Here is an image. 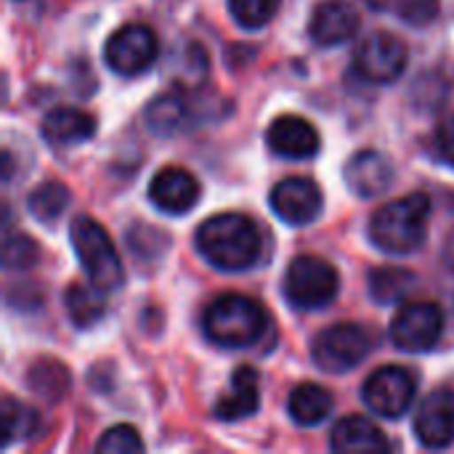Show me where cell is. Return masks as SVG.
<instances>
[{
	"mask_svg": "<svg viewBox=\"0 0 454 454\" xmlns=\"http://www.w3.org/2000/svg\"><path fill=\"white\" fill-rule=\"evenodd\" d=\"M0 415H3V447H11L13 442L29 439L37 431V415L35 410L24 407L21 402L5 396L0 402Z\"/></svg>",
	"mask_w": 454,
	"mask_h": 454,
	"instance_id": "obj_25",
	"label": "cell"
},
{
	"mask_svg": "<svg viewBox=\"0 0 454 454\" xmlns=\"http://www.w3.org/2000/svg\"><path fill=\"white\" fill-rule=\"evenodd\" d=\"M64 306H67V317L74 327L88 330L93 327L104 314H106V298L104 290L90 285H72L64 295Z\"/></svg>",
	"mask_w": 454,
	"mask_h": 454,
	"instance_id": "obj_21",
	"label": "cell"
},
{
	"mask_svg": "<svg viewBox=\"0 0 454 454\" xmlns=\"http://www.w3.org/2000/svg\"><path fill=\"white\" fill-rule=\"evenodd\" d=\"M40 130L51 146H74V144L88 141L96 133V120H93V114H88L82 109L59 106L43 117Z\"/></svg>",
	"mask_w": 454,
	"mask_h": 454,
	"instance_id": "obj_18",
	"label": "cell"
},
{
	"mask_svg": "<svg viewBox=\"0 0 454 454\" xmlns=\"http://www.w3.org/2000/svg\"><path fill=\"white\" fill-rule=\"evenodd\" d=\"M205 335L221 348H247L266 330V311L247 295H218L205 311Z\"/></svg>",
	"mask_w": 454,
	"mask_h": 454,
	"instance_id": "obj_3",
	"label": "cell"
},
{
	"mask_svg": "<svg viewBox=\"0 0 454 454\" xmlns=\"http://www.w3.org/2000/svg\"><path fill=\"white\" fill-rule=\"evenodd\" d=\"M436 149L454 168V114L447 117V120H442V125L436 130Z\"/></svg>",
	"mask_w": 454,
	"mask_h": 454,
	"instance_id": "obj_30",
	"label": "cell"
},
{
	"mask_svg": "<svg viewBox=\"0 0 454 454\" xmlns=\"http://www.w3.org/2000/svg\"><path fill=\"white\" fill-rule=\"evenodd\" d=\"M431 200L420 192L383 205L370 221V239L388 255H410L428 237Z\"/></svg>",
	"mask_w": 454,
	"mask_h": 454,
	"instance_id": "obj_2",
	"label": "cell"
},
{
	"mask_svg": "<svg viewBox=\"0 0 454 454\" xmlns=\"http://www.w3.org/2000/svg\"><path fill=\"white\" fill-rule=\"evenodd\" d=\"M37 245L24 234H5L3 242V263L5 269H29L37 261Z\"/></svg>",
	"mask_w": 454,
	"mask_h": 454,
	"instance_id": "obj_28",
	"label": "cell"
},
{
	"mask_svg": "<svg viewBox=\"0 0 454 454\" xmlns=\"http://www.w3.org/2000/svg\"><path fill=\"white\" fill-rule=\"evenodd\" d=\"M338 287V271L317 255H298L285 274V298L293 309H325L335 301Z\"/></svg>",
	"mask_w": 454,
	"mask_h": 454,
	"instance_id": "obj_5",
	"label": "cell"
},
{
	"mask_svg": "<svg viewBox=\"0 0 454 454\" xmlns=\"http://www.w3.org/2000/svg\"><path fill=\"white\" fill-rule=\"evenodd\" d=\"M322 189L303 176H290L271 189V210L290 226H309L322 213Z\"/></svg>",
	"mask_w": 454,
	"mask_h": 454,
	"instance_id": "obj_11",
	"label": "cell"
},
{
	"mask_svg": "<svg viewBox=\"0 0 454 454\" xmlns=\"http://www.w3.org/2000/svg\"><path fill=\"white\" fill-rule=\"evenodd\" d=\"M266 141L274 154L287 160H309L322 149V138L317 128L298 114L277 117L266 130Z\"/></svg>",
	"mask_w": 454,
	"mask_h": 454,
	"instance_id": "obj_15",
	"label": "cell"
},
{
	"mask_svg": "<svg viewBox=\"0 0 454 454\" xmlns=\"http://www.w3.org/2000/svg\"><path fill=\"white\" fill-rule=\"evenodd\" d=\"M415 287V277L404 269H378L370 274V293L378 303H402Z\"/></svg>",
	"mask_w": 454,
	"mask_h": 454,
	"instance_id": "obj_23",
	"label": "cell"
},
{
	"mask_svg": "<svg viewBox=\"0 0 454 454\" xmlns=\"http://www.w3.org/2000/svg\"><path fill=\"white\" fill-rule=\"evenodd\" d=\"M69 205V189L59 181H45L40 184L32 194H29V213L43 221V223H53Z\"/></svg>",
	"mask_w": 454,
	"mask_h": 454,
	"instance_id": "obj_24",
	"label": "cell"
},
{
	"mask_svg": "<svg viewBox=\"0 0 454 454\" xmlns=\"http://www.w3.org/2000/svg\"><path fill=\"white\" fill-rule=\"evenodd\" d=\"M439 13V0H402L399 16L410 24H428Z\"/></svg>",
	"mask_w": 454,
	"mask_h": 454,
	"instance_id": "obj_29",
	"label": "cell"
},
{
	"mask_svg": "<svg viewBox=\"0 0 454 454\" xmlns=\"http://www.w3.org/2000/svg\"><path fill=\"white\" fill-rule=\"evenodd\" d=\"M287 410L298 426H319L333 412V394L319 383H301L298 388H293Z\"/></svg>",
	"mask_w": 454,
	"mask_h": 454,
	"instance_id": "obj_20",
	"label": "cell"
},
{
	"mask_svg": "<svg viewBox=\"0 0 454 454\" xmlns=\"http://www.w3.org/2000/svg\"><path fill=\"white\" fill-rule=\"evenodd\" d=\"M330 447H333V452L340 454H370L391 450L383 431L375 423H370L367 418H343L333 428Z\"/></svg>",
	"mask_w": 454,
	"mask_h": 454,
	"instance_id": "obj_19",
	"label": "cell"
},
{
	"mask_svg": "<svg viewBox=\"0 0 454 454\" xmlns=\"http://www.w3.org/2000/svg\"><path fill=\"white\" fill-rule=\"evenodd\" d=\"M343 178H346V186L362 197V200H375V197H383L391 184H394V165L386 154L375 152V149H364V152H356L346 168H343Z\"/></svg>",
	"mask_w": 454,
	"mask_h": 454,
	"instance_id": "obj_14",
	"label": "cell"
},
{
	"mask_svg": "<svg viewBox=\"0 0 454 454\" xmlns=\"http://www.w3.org/2000/svg\"><path fill=\"white\" fill-rule=\"evenodd\" d=\"M415 436L428 450H447L454 444V391L439 388L428 394L415 412Z\"/></svg>",
	"mask_w": 454,
	"mask_h": 454,
	"instance_id": "obj_12",
	"label": "cell"
},
{
	"mask_svg": "<svg viewBox=\"0 0 454 454\" xmlns=\"http://www.w3.org/2000/svg\"><path fill=\"white\" fill-rule=\"evenodd\" d=\"M186 114H189V106L181 96L176 93H162L157 96L149 106H146V128L154 133V136H176L184 122H186Z\"/></svg>",
	"mask_w": 454,
	"mask_h": 454,
	"instance_id": "obj_22",
	"label": "cell"
},
{
	"mask_svg": "<svg viewBox=\"0 0 454 454\" xmlns=\"http://www.w3.org/2000/svg\"><path fill=\"white\" fill-rule=\"evenodd\" d=\"M69 239L88 282H93L104 293L120 290V285L125 282V271L109 234L93 218L77 215L69 223Z\"/></svg>",
	"mask_w": 454,
	"mask_h": 454,
	"instance_id": "obj_4",
	"label": "cell"
},
{
	"mask_svg": "<svg viewBox=\"0 0 454 454\" xmlns=\"http://www.w3.org/2000/svg\"><path fill=\"white\" fill-rule=\"evenodd\" d=\"M356 29H359V11L343 0L319 3L309 19V37L322 48H333L351 40Z\"/></svg>",
	"mask_w": 454,
	"mask_h": 454,
	"instance_id": "obj_16",
	"label": "cell"
},
{
	"mask_svg": "<svg viewBox=\"0 0 454 454\" xmlns=\"http://www.w3.org/2000/svg\"><path fill=\"white\" fill-rule=\"evenodd\" d=\"M372 351V338L359 325H333L314 340V364L330 375L351 372Z\"/></svg>",
	"mask_w": 454,
	"mask_h": 454,
	"instance_id": "obj_6",
	"label": "cell"
},
{
	"mask_svg": "<svg viewBox=\"0 0 454 454\" xmlns=\"http://www.w3.org/2000/svg\"><path fill=\"white\" fill-rule=\"evenodd\" d=\"M96 452L101 454H136L144 452V442L130 426H112L96 442Z\"/></svg>",
	"mask_w": 454,
	"mask_h": 454,
	"instance_id": "obj_27",
	"label": "cell"
},
{
	"mask_svg": "<svg viewBox=\"0 0 454 454\" xmlns=\"http://www.w3.org/2000/svg\"><path fill=\"white\" fill-rule=\"evenodd\" d=\"M160 53L157 35L146 24H125L104 43V61L112 72L133 77L146 72Z\"/></svg>",
	"mask_w": 454,
	"mask_h": 454,
	"instance_id": "obj_8",
	"label": "cell"
},
{
	"mask_svg": "<svg viewBox=\"0 0 454 454\" xmlns=\"http://www.w3.org/2000/svg\"><path fill=\"white\" fill-rule=\"evenodd\" d=\"M261 407V375L258 370L242 364L231 375V388L213 407V418L221 423H234L255 415Z\"/></svg>",
	"mask_w": 454,
	"mask_h": 454,
	"instance_id": "obj_17",
	"label": "cell"
},
{
	"mask_svg": "<svg viewBox=\"0 0 454 454\" xmlns=\"http://www.w3.org/2000/svg\"><path fill=\"white\" fill-rule=\"evenodd\" d=\"M407 59H410L407 45L396 35L375 32L364 37V43L359 45L354 56V67L367 82L386 85L402 77V72L407 69Z\"/></svg>",
	"mask_w": 454,
	"mask_h": 454,
	"instance_id": "obj_9",
	"label": "cell"
},
{
	"mask_svg": "<svg viewBox=\"0 0 454 454\" xmlns=\"http://www.w3.org/2000/svg\"><path fill=\"white\" fill-rule=\"evenodd\" d=\"M279 3L282 0H229V11L242 29H261L277 16Z\"/></svg>",
	"mask_w": 454,
	"mask_h": 454,
	"instance_id": "obj_26",
	"label": "cell"
},
{
	"mask_svg": "<svg viewBox=\"0 0 454 454\" xmlns=\"http://www.w3.org/2000/svg\"><path fill=\"white\" fill-rule=\"evenodd\" d=\"M149 200L160 213L184 215L200 200V181L186 168H178V165L162 168L154 173L149 184Z\"/></svg>",
	"mask_w": 454,
	"mask_h": 454,
	"instance_id": "obj_13",
	"label": "cell"
},
{
	"mask_svg": "<svg viewBox=\"0 0 454 454\" xmlns=\"http://www.w3.org/2000/svg\"><path fill=\"white\" fill-rule=\"evenodd\" d=\"M415 391H418V380L407 367H380L375 370L364 386H362V399L367 404L370 412H375L378 418H388L396 420L404 412H410L412 402H415Z\"/></svg>",
	"mask_w": 454,
	"mask_h": 454,
	"instance_id": "obj_7",
	"label": "cell"
},
{
	"mask_svg": "<svg viewBox=\"0 0 454 454\" xmlns=\"http://www.w3.org/2000/svg\"><path fill=\"white\" fill-rule=\"evenodd\" d=\"M200 255L221 271H245L261 258V234L247 215L218 213L197 229Z\"/></svg>",
	"mask_w": 454,
	"mask_h": 454,
	"instance_id": "obj_1",
	"label": "cell"
},
{
	"mask_svg": "<svg viewBox=\"0 0 454 454\" xmlns=\"http://www.w3.org/2000/svg\"><path fill=\"white\" fill-rule=\"evenodd\" d=\"M444 317L434 303H407L391 322V340L399 351L423 354L431 351L442 338Z\"/></svg>",
	"mask_w": 454,
	"mask_h": 454,
	"instance_id": "obj_10",
	"label": "cell"
}]
</instances>
